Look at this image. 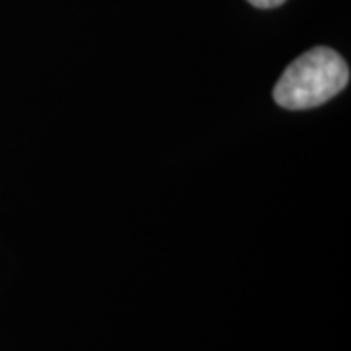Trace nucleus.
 Segmentation results:
<instances>
[{"label": "nucleus", "mask_w": 351, "mask_h": 351, "mask_svg": "<svg viewBox=\"0 0 351 351\" xmlns=\"http://www.w3.org/2000/svg\"><path fill=\"white\" fill-rule=\"evenodd\" d=\"M350 82V69L338 51L314 47L289 64L274 88V100L285 110H308L332 100Z\"/></svg>", "instance_id": "obj_1"}, {"label": "nucleus", "mask_w": 351, "mask_h": 351, "mask_svg": "<svg viewBox=\"0 0 351 351\" xmlns=\"http://www.w3.org/2000/svg\"><path fill=\"white\" fill-rule=\"evenodd\" d=\"M248 2L256 8H276V6H281L285 0H248Z\"/></svg>", "instance_id": "obj_2"}]
</instances>
